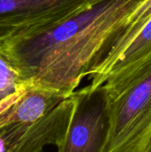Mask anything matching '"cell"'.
I'll return each instance as SVG.
<instances>
[{"label": "cell", "instance_id": "1", "mask_svg": "<svg viewBox=\"0 0 151 152\" xmlns=\"http://www.w3.org/2000/svg\"><path fill=\"white\" fill-rule=\"evenodd\" d=\"M141 0H93L51 23L0 39V51L24 82L70 96L121 35Z\"/></svg>", "mask_w": 151, "mask_h": 152}, {"label": "cell", "instance_id": "2", "mask_svg": "<svg viewBox=\"0 0 151 152\" xmlns=\"http://www.w3.org/2000/svg\"><path fill=\"white\" fill-rule=\"evenodd\" d=\"M103 86L110 126L102 152H145L151 141V54L131 72Z\"/></svg>", "mask_w": 151, "mask_h": 152}, {"label": "cell", "instance_id": "3", "mask_svg": "<svg viewBox=\"0 0 151 152\" xmlns=\"http://www.w3.org/2000/svg\"><path fill=\"white\" fill-rule=\"evenodd\" d=\"M73 110L58 152H102L109 135L110 112L104 86L73 92Z\"/></svg>", "mask_w": 151, "mask_h": 152}, {"label": "cell", "instance_id": "4", "mask_svg": "<svg viewBox=\"0 0 151 152\" xmlns=\"http://www.w3.org/2000/svg\"><path fill=\"white\" fill-rule=\"evenodd\" d=\"M70 95L43 118L10 125L0 131L5 152H43L44 147H59L65 136L73 110Z\"/></svg>", "mask_w": 151, "mask_h": 152}, {"label": "cell", "instance_id": "5", "mask_svg": "<svg viewBox=\"0 0 151 152\" xmlns=\"http://www.w3.org/2000/svg\"><path fill=\"white\" fill-rule=\"evenodd\" d=\"M93 0H0V39L56 21Z\"/></svg>", "mask_w": 151, "mask_h": 152}, {"label": "cell", "instance_id": "6", "mask_svg": "<svg viewBox=\"0 0 151 152\" xmlns=\"http://www.w3.org/2000/svg\"><path fill=\"white\" fill-rule=\"evenodd\" d=\"M69 96L32 82H25L0 102V131L12 124L36 121Z\"/></svg>", "mask_w": 151, "mask_h": 152}, {"label": "cell", "instance_id": "7", "mask_svg": "<svg viewBox=\"0 0 151 152\" xmlns=\"http://www.w3.org/2000/svg\"><path fill=\"white\" fill-rule=\"evenodd\" d=\"M150 54L151 17L132 40L101 62L90 76V85L101 86L109 79L124 76L137 68Z\"/></svg>", "mask_w": 151, "mask_h": 152}, {"label": "cell", "instance_id": "8", "mask_svg": "<svg viewBox=\"0 0 151 152\" xmlns=\"http://www.w3.org/2000/svg\"><path fill=\"white\" fill-rule=\"evenodd\" d=\"M150 17L151 0H141L129 13L128 17L125 20L121 35L119 36L117 42L114 44V45L109 50L104 59L116 53L122 47H124L130 40H132L133 37L137 34V32L149 20Z\"/></svg>", "mask_w": 151, "mask_h": 152}, {"label": "cell", "instance_id": "9", "mask_svg": "<svg viewBox=\"0 0 151 152\" xmlns=\"http://www.w3.org/2000/svg\"><path fill=\"white\" fill-rule=\"evenodd\" d=\"M24 83L12 63L0 51V102L15 93Z\"/></svg>", "mask_w": 151, "mask_h": 152}, {"label": "cell", "instance_id": "10", "mask_svg": "<svg viewBox=\"0 0 151 152\" xmlns=\"http://www.w3.org/2000/svg\"><path fill=\"white\" fill-rule=\"evenodd\" d=\"M145 152H151V141H150V144H149V146H148V148H147V150H146V151Z\"/></svg>", "mask_w": 151, "mask_h": 152}]
</instances>
